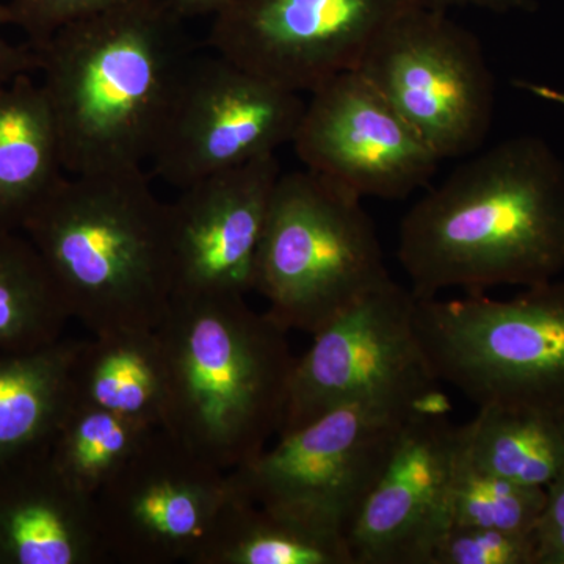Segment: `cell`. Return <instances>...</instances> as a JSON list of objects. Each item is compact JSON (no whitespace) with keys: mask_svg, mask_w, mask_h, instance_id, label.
<instances>
[{"mask_svg":"<svg viewBox=\"0 0 564 564\" xmlns=\"http://www.w3.org/2000/svg\"><path fill=\"white\" fill-rule=\"evenodd\" d=\"M397 259L415 299L554 281L564 272V165L538 137L462 163L404 215Z\"/></svg>","mask_w":564,"mask_h":564,"instance_id":"obj_1","label":"cell"},{"mask_svg":"<svg viewBox=\"0 0 564 564\" xmlns=\"http://www.w3.org/2000/svg\"><path fill=\"white\" fill-rule=\"evenodd\" d=\"M165 0H128L69 22L40 57L65 172L143 169L193 54Z\"/></svg>","mask_w":564,"mask_h":564,"instance_id":"obj_2","label":"cell"},{"mask_svg":"<svg viewBox=\"0 0 564 564\" xmlns=\"http://www.w3.org/2000/svg\"><path fill=\"white\" fill-rule=\"evenodd\" d=\"M166 364L162 429L226 473L278 436L296 358L245 296L172 299L155 328Z\"/></svg>","mask_w":564,"mask_h":564,"instance_id":"obj_3","label":"cell"},{"mask_svg":"<svg viewBox=\"0 0 564 564\" xmlns=\"http://www.w3.org/2000/svg\"><path fill=\"white\" fill-rule=\"evenodd\" d=\"M21 231L88 332L158 328L173 295L169 204L143 169L63 177Z\"/></svg>","mask_w":564,"mask_h":564,"instance_id":"obj_4","label":"cell"},{"mask_svg":"<svg viewBox=\"0 0 564 564\" xmlns=\"http://www.w3.org/2000/svg\"><path fill=\"white\" fill-rule=\"evenodd\" d=\"M414 322L437 381L477 408L564 423V281L510 300L415 299Z\"/></svg>","mask_w":564,"mask_h":564,"instance_id":"obj_5","label":"cell"},{"mask_svg":"<svg viewBox=\"0 0 564 564\" xmlns=\"http://www.w3.org/2000/svg\"><path fill=\"white\" fill-rule=\"evenodd\" d=\"M391 278L361 198L306 169L281 173L254 282L274 323L314 336Z\"/></svg>","mask_w":564,"mask_h":564,"instance_id":"obj_6","label":"cell"},{"mask_svg":"<svg viewBox=\"0 0 564 564\" xmlns=\"http://www.w3.org/2000/svg\"><path fill=\"white\" fill-rule=\"evenodd\" d=\"M425 400L344 404L282 433L274 447L229 473L232 491L247 502L347 536L408 415Z\"/></svg>","mask_w":564,"mask_h":564,"instance_id":"obj_7","label":"cell"},{"mask_svg":"<svg viewBox=\"0 0 564 564\" xmlns=\"http://www.w3.org/2000/svg\"><path fill=\"white\" fill-rule=\"evenodd\" d=\"M364 74L434 154L466 158L491 132L496 85L473 32L423 2L373 41Z\"/></svg>","mask_w":564,"mask_h":564,"instance_id":"obj_8","label":"cell"},{"mask_svg":"<svg viewBox=\"0 0 564 564\" xmlns=\"http://www.w3.org/2000/svg\"><path fill=\"white\" fill-rule=\"evenodd\" d=\"M414 315V293L391 278L314 334L293 367L278 436L344 404H414L440 392Z\"/></svg>","mask_w":564,"mask_h":564,"instance_id":"obj_9","label":"cell"},{"mask_svg":"<svg viewBox=\"0 0 564 564\" xmlns=\"http://www.w3.org/2000/svg\"><path fill=\"white\" fill-rule=\"evenodd\" d=\"M302 95L215 54L193 57L150 158L177 188L276 154L302 122Z\"/></svg>","mask_w":564,"mask_h":564,"instance_id":"obj_10","label":"cell"},{"mask_svg":"<svg viewBox=\"0 0 564 564\" xmlns=\"http://www.w3.org/2000/svg\"><path fill=\"white\" fill-rule=\"evenodd\" d=\"M425 0H231L212 18L215 54L295 93L358 69L373 41Z\"/></svg>","mask_w":564,"mask_h":564,"instance_id":"obj_11","label":"cell"},{"mask_svg":"<svg viewBox=\"0 0 564 564\" xmlns=\"http://www.w3.org/2000/svg\"><path fill=\"white\" fill-rule=\"evenodd\" d=\"M232 494L229 473L154 430L95 497L110 563L195 564Z\"/></svg>","mask_w":564,"mask_h":564,"instance_id":"obj_12","label":"cell"},{"mask_svg":"<svg viewBox=\"0 0 564 564\" xmlns=\"http://www.w3.org/2000/svg\"><path fill=\"white\" fill-rule=\"evenodd\" d=\"M292 144L304 169L361 199L406 198L429 184L441 163L358 69L311 93Z\"/></svg>","mask_w":564,"mask_h":564,"instance_id":"obj_13","label":"cell"},{"mask_svg":"<svg viewBox=\"0 0 564 564\" xmlns=\"http://www.w3.org/2000/svg\"><path fill=\"white\" fill-rule=\"evenodd\" d=\"M437 392L408 415L391 458L347 532L355 564H430L451 527L458 426Z\"/></svg>","mask_w":564,"mask_h":564,"instance_id":"obj_14","label":"cell"},{"mask_svg":"<svg viewBox=\"0 0 564 564\" xmlns=\"http://www.w3.org/2000/svg\"><path fill=\"white\" fill-rule=\"evenodd\" d=\"M280 176L272 154L181 188L169 204L172 299L254 291L259 245Z\"/></svg>","mask_w":564,"mask_h":564,"instance_id":"obj_15","label":"cell"},{"mask_svg":"<svg viewBox=\"0 0 564 564\" xmlns=\"http://www.w3.org/2000/svg\"><path fill=\"white\" fill-rule=\"evenodd\" d=\"M110 563L96 499L47 451L0 469V564Z\"/></svg>","mask_w":564,"mask_h":564,"instance_id":"obj_16","label":"cell"},{"mask_svg":"<svg viewBox=\"0 0 564 564\" xmlns=\"http://www.w3.org/2000/svg\"><path fill=\"white\" fill-rule=\"evenodd\" d=\"M61 137L31 74L0 87V229L21 231L63 180Z\"/></svg>","mask_w":564,"mask_h":564,"instance_id":"obj_17","label":"cell"},{"mask_svg":"<svg viewBox=\"0 0 564 564\" xmlns=\"http://www.w3.org/2000/svg\"><path fill=\"white\" fill-rule=\"evenodd\" d=\"M80 344L62 337L36 350L0 356V469L47 451L76 400Z\"/></svg>","mask_w":564,"mask_h":564,"instance_id":"obj_18","label":"cell"},{"mask_svg":"<svg viewBox=\"0 0 564 564\" xmlns=\"http://www.w3.org/2000/svg\"><path fill=\"white\" fill-rule=\"evenodd\" d=\"M76 399L162 429L166 364L155 329L91 334L74 367Z\"/></svg>","mask_w":564,"mask_h":564,"instance_id":"obj_19","label":"cell"},{"mask_svg":"<svg viewBox=\"0 0 564 564\" xmlns=\"http://www.w3.org/2000/svg\"><path fill=\"white\" fill-rule=\"evenodd\" d=\"M195 564H355L347 536L232 499Z\"/></svg>","mask_w":564,"mask_h":564,"instance_id":"obj_20","label":"cell"},{"mask_svg":"<svg viewBox=\"0 0 564 564\" xmlns=\"http://www.w3.org/2000/svg\"><path fill=\"white\" fill-rule=\"evenodd\" d=\"M467 462L514 484L547 488L564 469V423L500 408H478L458 426Z\"/></svg>","mask_w":564,"mask_h":564,"instance_id":"obj_21","label":"cell"},{"mask_svg":"<svg viewBox=\"0 0 564 564\" xmlns=\"http://www.w3.org/2000/svg\"><path fill=\"white\" fill-rule=\"evenodd\" d=\"M69 321L62 293L31 240L0 229V356L57 343Z\"/></svg>","mask_w":564,"mask_h":564,"instance_id":"obj_22","label":"cell"},{"mask_svg":"<svg viewBox=\"0 0 564 564\" xmlns=\"http://www.w3.org/2000/svg\"><path fill=\"white\" fill-rule=\"evenodd\" d=\"M154 430L76 399L58 423L47 456L70 485L96 497Z\"/></svg>","mask_w":564,"mask_h":564,"instance_id":"obj_23","label":"cell"},{"mask_svg":"<svg viewBox=\"0 0 564 564\" xmlns=\"http://www.w3.org/2000/svg\"><path fill=\"white\" fill-rule=\"evenodd\" d=\"M545 497V488L514 484L478 469L462 454L458 436L447 497L451 527L536 532Z\"/></svg>","mask_w":564,"mask_h":564,"instance_id":"obj_24","label":"cell"},{"mask_svg":"<svg viewBox=\"0 0 564 564\" xmlns=\"http://www.w3.org/2000/svg\"><path fill=\"white\" fill-rule=\"evenodd\" d=\"M430 564H540L536 532L448 527L434 544Z\"/></svg>","mask_w":564,"mask_h":564,"instance_id":"obj_25","label":"cell"},{"mask_svg":"<svg viewBox=\"0 0 564 564\" xmlns=\"http://www.w3.org/2000/svg\"><path fill=\"white\" fill-rule=\"evenodd\" d=\"M128 0H9L7 22L28 36V44L39 51L63 25L111 9Z\"/></svg>","mask_w":564,"mask_h":564,"instance_id":"obj_26","label":"cell"},{"mask_svg":"<svg viewBox=\"0 0 564 564\" xmlns=\"http://www.w3.org/2000/svg\"><path fill=\"white\" fill-rule=\"evenodd\" d=\"M545 492V507L536 527L540 564H564V469Z\"/></svg>","mask_w":564,"mask_h":564,"instance_id":"obj_27","label":"cell"},{"mask_svg":"<svg viewBox=\"0 0 564 564\" xmlns=\"http://www.w3.org/2000/svg\"><path fill=\"white\" fill-rule=\"evenodd\" d=\"M7 24L9 22H7L6 3H0V87L24 74H31L40 66L39 54L31 44L17 46L3 36L2 28Z\"/></svg>","mask_w":564,"mask_h":564,"instance_id":"obj_28","label":"cell"},{"mask_svg":"<svg viewBox=\"0 0 564 564\" xmlns=\"http://www.w3.org/2000/svg\"><path fill=\"white\" fill-rule=\"evenodd\" d=\"M425 2L441 10L452 9V7H458V9L474 7V9L494 11V13L532 9L530 0H425Z\"/></svg>","mask_w":564,"mask_h":564,"instance_id":"obj_29","label":"cell"},{"mask_svg":"<svg viewBox=\"0 0 564 564\" xmlns=\"http://www.w3.org/2000/svg\"><path fill=\"white\" fill-rule=\"evenodd\" d=\"M182 18L212 17L225 9L231 0H165Z\"/></svg>","mask_w":564,"mask_h":564,"instance_id":"obj_30","label":"cell"},{"mask_svg":"<svg viewBox=\"0 0 564 564\" xmlns=\"http://www.w3.org/2000/svg\"><path fill=\"white\" fill-rule=\"evenodd\" d=\"M519 88L530 93V95L536 96V98L543 99V101L558 104L564 107V91L556 90L554 87L549 85L533 84V82L519 80L516 82Z\"/></svg>","mask_w":564,"mask_h":564,"instance_id":"obj_31","label":"cell"}]
</instances>
